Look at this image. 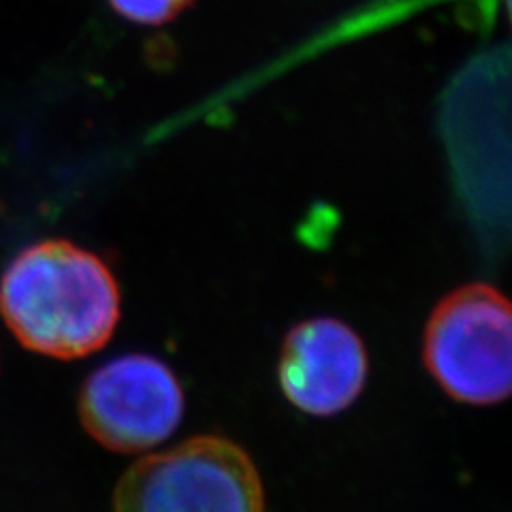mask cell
<instances>
[{"label": "cell", "mask_w": 512, "mask_h": 512, "mask_svg": "<svg viewBox=\"0 0 512 512\" xmlns=\"http://www.w3.org/2000/svg\"><path fill=\"white\" fill-rule=\"evenodd\" d=\"M0 314L26 348L77 359L103 348L120 320V286L94 252L64 239L24 248L0 280Z\"/></svg>", "instance_id": "cell-1"}, {"label": "cell", "mask_w": 512, "mask_h": 512, "mask_svg": "<svg viewBox=\"0 0 512 512\" xmlns=\"http://www.w3.org/2000/svg\"><path fill=\"white\" fill-rule=\"evenodd\" d=\"M124 20L141 26H160L188 9L195 0H107Z\"/></svg>", "instance_id": "cell-6"}, {"label": "cell", "mask_w": 512, "mask_h": 512, "mask_svg": "<svg viewBox=\"0 0 512 512\" xmlns=\"http://www.w3.org/2000/svg\"><path fill=\"white\" fill-rule=\"evenodd\" d=\"M280 387L297 410L331 416L361 395L367 350L359 335L335 318H312L288 331L278 365Z\"/></svg>", "instance_id": "cell-5"}, {"label": "cell", "mask_w": 512, "mask_h": 512, "mask_svg": "<svg viewBox=\"0 0 512 512\" xmlns=\"http://www.w3.org/2000/svg\"><path fill=\"white\" fill-rule=\"evenodd\" d=\"M423 359L446 395L493 406L510 393L512 318L506 297L489 284H468L431 312Z\"/></svg>", "instance_id": "cell-3"}, {"label": "cell", "mask_w": 512, "mask_h": 512, "mask_svg": "<svg viewBox=\"0 0 512 512\" xmlns=\"http://www.w3.org/2000/svg\"><path fill=\"white\" fill-rule=\"evenodd\" d=\"M88 434L116 453H143L167 442L184 416V391L169 367L148 355L101 365L79 395Z\"/></svg>", "instance_id": "cell-4"}, {"label": "cell", "mask_w": 512, "mask_h": 512, "mask_svg": "<svg viewBox=\"0 0 512 512\" xmlns=\"http://www.w3.org/2000/svg\"><path fill=\"white\" fill-rule=\"evenodd\" d=\"M116 512H265L259 470L242 446L197 436L128 468Z\"/></svg>", "instance_id": "cell-2"}]
</instances>
